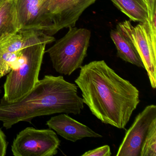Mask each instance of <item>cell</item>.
<instances>
[{
  "instance_id": "obj_1",
  "label": "cell",
  "mask_w": 156,
  "mask_h": 156,
  "mask_svg": "<svg viewBox=\"0 0 156 156\" xmlns=\"http://www.w3.org/2000/svg\"><path fill=\"white\" fill-rule=\"evenodd\" d=\"M80 68L75 83L82 92L84 104L102 123L125 129L140 102L137 88L103 60Z\"/></svg>"
},
{
  "instance_id": "obj_2",
  "label": "cell",
  "mask_w": 156,
  "mask_h": 156,
  "mask_svg": "<svg viewBox=\"0 0 156 156\" xmlns=\"http://www.w3.org/2000/svg\"><path fill=\"white\" fill-rule=\"evenodd\" d=\"M83 100L77 86L62 76L46 75L22 98L14 103L0 102V121L7 129L21 121L31 123L36 117L57 113L78 115Z\"/></svg>"
},
{
  "instance_id": "obj_3",
  "label": "cell",
  "mask_w": 156,
  "mask_h": 156,
  "mask_svg": "<svg viewBox=\"0 0 156 156\" xmlns=\"http://www.w3.org/2000/svg\"><path fill=\"white\" fill-rule=\"evenodd\" d=\"M46 44H34L20 50L4 85L1 101L8 103L19 101L28 94L39 81Z\"/></svg>"
},
{
  "instance_id": "obj_4",
  "label": "cell",
  "mask_w": 156,
  "mask_h": 156,
  "mask_svg": "<svg viewBox=\"0 0 156 156\" xmlns=\"http://www.w3.org/2000/svg\"><path fill=\"white\" fill-rule=\"evenodd\" d=\"M67 33L46 51L56 72L70 76L83 66L87 55L91 31L87 29L69 27Z\"/></svg>"
},
{
  "instance_id": "obj_5",
  "label": "cell",
  "mask_w": 156,
  "mask_h": 156,
  "mask_svg": "<svg viewBox=\"0 0 156 156\" xmlns=\"http://www.w3.org/2000/svg\"><path fill=\"white\" fill-rule=\"evenodd\" d=\"M61 140L51 129L27 127L20 132L12 145L15 156H53L58 153Z\"/></svg>"
},
{
  "instance_id": "obj_6",
  "label": "cell",
  "mask_w": 156,
  "mask_h": 156,
  "mask_svg": "<svg viewBox=\"0 0 156 156\" xmlns=\"http://www.w3.org/2000/svg\"><path fill=\"white\" fill-rule=\"evenodd\" d=\"M149 21L139 23L133 26L129 21L119 23L117 25L134 45L147 71L151 87L156 88V45L152 42Z\"/></svg>"
},
{
  "instance_id": "obj_7",
  "label": "cell",
  "mask_w": 156,
  "mask_h": 156,
  "mask_svg": "<svg viewBox=\"0 0 156 156\" xmlns=\"http://www.w3.org/2000/svg\"><path fill=\"white\" fill-rule=\"evenodd\" d=\"M20 30H35L54 35L48 5L44 0H15Z\"/></svg>"
},
{
  "instance_id": "obj_8",
  "label": "cell",
  "mask_w": 156,
  "mask_h": 156,
  "mask_svg": "<svg viewBox=\"0 0 156 156\" xmlns=\"http://www.w3.org/2000/svg\"><path fill=\"white\" fill-rule=\"evenodd\" d=\"M156 119V106H147L127 130L117 156H140L143 141L151 124Z\"/></svg>"
},
{
  "instance_id": "obj_9",
  "label": "cell",
  "mask_w": 156,
  "mask_h": 156,
  "mask_svg": "<svg viewBox=\"0 0 156 156\" xmlns=\"http://www.w3.org/2000/svg\"><path fill=\"white\" fill-rule=\"evenodd\" d=\"M97 0H51L49 11L54 34L64 28L75 27L83 12Z\"/></svg>"
},
{
  "instance_id": "obj_10",
  "label": "cell",
  "mask_w": 156,
  "mask_h": 156,
  "mask_svg": "<svg viewBox=\"0 0 156 156\" xmlns=\"http://www.w3.org/2000/svg\"><path fill=\"white\" fill-rule=\"evenodd\" d=\"M46 125L63 138L72 142H76L86 137H102L101 135L89 127L72 118L66 114L52 117L47 121Z\"/></svg>"
},
{
  "instance_id": "obj_11",
  "label": "cell",
  "mask_w": 156,
  "mask_h": 156,
  "mask_svg": "<svg viewBox=\"0 0 156 156\" xmlns=\"http://www.w3.org/2000/svg\"><path fill=\"white\" fill-rule=\"evenodd\" d=\"M54 41V37L42 31L20 30L0 42V53H13L31 45L41 43L48 44Z\"/></svg>"
},
{
  "instance_id": "obj_12",
  "label": "cell",
  "mask_w": 156,
  "mask_h": 156,
  "mask_svg": "<svg viewBox=\"0 0 156 156\" xmlns=\"http://www.w3.org/2000/svg\"><path fill=\"white\" fill-rule=\"evenodd\" d=\"M110 34V38L116 48L119 57L126 62L144 68L143 62L136 48L118 28L111 30Z\"/></svg>"
},
{
  "instance_id": "obj_13",
  "label": "cell",
  "mask_w": 156,
  "mask_h": 156,
  "mask_svg": "<svg viewBox=\"0 0 156 156\" xmlns=\"http://www.w3.org/2000/svg\"><path fill=\"white\" fill-rule=\"evenodd\" d=\"M20 30L15 0H5L0 6V42Z\"/></svg>"
},
{
  "instance_id": "obj_14",
  "label": "cell",
  "mask_w": 156,
  "mask_h": 156,
  "mask_svg": "<svg viewBox=\"0 0 156 156\" xmlns=\"http://www.w3.org/2000/svg\"><path fill=\"white\" fill-rule=\"evenodd\" d=\"M110 1L131 21L142 23L149 21L148 10L144 0Z\"/></svg>"
},
{
  "instance_id": "obj_15",
  "label": "cell",
  "mask_w": 156,
  "mask_h": 156,
  "mask_svg": "<svg viewBox=\"0 0 156 156\" xmlns=\"http://www.w3.org/2000/svg\"><path fill=\"white\" fill-rule=\"evenodd\" d=\"M140 156H156V119L150 126Z\"/></svg>"
},
{
  "instance_id": "obj_16",
  "label": "cell",
  "mask_w": 156,
  "mask_h": 156,
  "mask_svg": "<svg viewBox=\"0 0 156 156\" xmlns=\"http://www.w3.org/2000/svg\"><path fill=\"white\" fill-rule=\"evenodd\" d=\"M112 155L110 147L108 145H105L88 151L82 154V156H110Z\"/></svg>"
},
{
  "instance_id": "obj_17",
  "label": "cell",
  "mask_w": 156,
  "mask_h": 156,
  "mask_svg": "<svg viewBox=\"0 0 156 156\" xmlns=\"http://www.w3.org/2000/svg\"><path fill=\"white\" fill-rule=\"evenodd\" d=\"M8 145L6 135L0 128V156L6 155Z\"/></svg>"
},
{
  "instance_id": "obj_18",
  "label": "cell",
  "mask_w": 156,
  "mask_h": 156,
  "mask_svg": "<svg viewBox=\"0 0 156 156\" xmlns=\"http://www.w3.org/2000/svg\"><path fill=\"white\" fill-rule=\"evenodd\" d=\"M147 7L149 13V21H151L154 14L156 13V0H144Z\"/></svg>"
},
{
  "instance_id": "obj_19",
  "label": "cell",
  "mask_w": 156,
  "mask_h": 156,
  "mask_svg": "<svg viewBox=\"0 0 156 156\" xmlns=\"http://www.w3.org/2000/svg\"><path fill=\"white\" fill-rule=\"evenodd\" d=\"M4 1H5V0H0V6L2 5V3H3V2H4Z\"/></svg>"
},
{
  "instance_id": "obj_20",
  "label": "cell",
  "mask_w": 156,
  "mask_h": 156,
  "mask_svg": "<svg viewBox=\"0 0 156 156\" xmlns=\"http://www.w3.org/2000/svg\"><path fill=\"white\" fill-rule=\"evenodd\" d=\"M2 93V91L1 89V88H0V94Z\"/></svg>"
}]
</instances>
